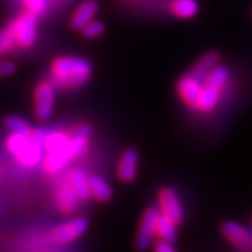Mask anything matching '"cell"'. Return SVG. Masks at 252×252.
Returning a JSON list of instances; mask_svg holds the SVG:
<instances>
[{"label": "cell", "mask_w": 252, "mask_h": 252, "mask_svg": "<svg viewBox=\"0 0 252 252\" xmlns=\"http://www.w3.org/2000/svg\"><path fill=\"white\" fill-rule=\"evenodd\" d=\"M93 66L83 56H59L51 64V80L58 89H79L91 79Z\"/></svg>", "instance_id": "1"}, {"label": "cell", "mask_w": 252, "mask_h": 252, "mask_svg": "<svg viewBox=\"0 0 252 252\" xmlns=\"http://www.w3.org/2000/svg\"><path fill=\"white\" fill-rule=\"evenodd\" d=\"M6 147L11 156L17 158V161L23 167H35L42 162L45 157L44 146L35 140L32 135H23V133H11L6 139Z\"/></svg>", "instance_id": "2"}, {"label": "cell", "mask_w": 252, "mask_h": 252, "mask_svg": "<svg viewBox=\"0 0 252 252\" xmlns=\"http://www.w3.org/2000/svg\"><path fill=\"white\" fill-rule=\"evenodd\" d=\"M10 30L16 38L18 48H31L36 41V16L31 11H23L10 23Z\"/></svg>", "instance_id": "3"}, {"label": "cell", "mask_w": 252, "mask_h": 252, "mask_svg": "<svg viewBox=\"0 0 252 252\" xmlns=\"http://www.w3.org/2000/svg\"><path fill=\"white\" fill-rule=\"evenodd\" d=\"M89 228V221L86 217H76L72 220L63 221L52 228L49 233V241L58 245H67L81 238Z\"/></svg>", "instance_id": "4"}, {"label": "cell", "mask_w": 252, "mask_h": 252, "mask_svg": "<svg viewBox=\"0 0 252 252\" xmlns=\"http://www.w3.org/2000/svg\"><path fill=\"white\" fill-rule=\"evenodd\" d=\"M157 209L160 215L171 219L180 225L184 221V206L180 195L172 187H162L157 193Z\"/></svg>", "instance_id": "5"}, {"label": "cell", "mask_w": 252, "mask_h": 252, "mask_svg": "<svg viewBox=\"0 0 252 252\" xmlns=\"http://www.w3.org/2000/svg\"><path fill=\"white\" fill-rule=\"evenodd\" d=\"M55 98H56V86L52 80L41 81L36 86L34 93V114L38 119L46 121L54 112Z\"/></svg>", "instance_id": "6"}, {"label": "cell", "mask_w": 252, "mask_h": 252, "mask_svg": "<svg viewBox=\"0 0 252 252\" xmlns=\"http://www.w3.org/2000/svg\"><path fill=\"white\" fill-rule=\"evenodd\" d=\"M160 216V212L157 206L147 207L142 215L140 223L136 233V248L137 250H146L152 247L156 240V231H157V220Z\"/></svg>", "instance_id": "7"}, {"label": "cell", "mask_w": 252, "mask_h": 252, "mask_svg": "<svg viewBox=\"0 0 252 252\" xmlns=\"http://www.w3.org/2000/svg\"><path fill=\"white\" fill-rule=\"evenodd\" d=\"M202 89H203V79H199L198 76L192 74L189 70L181 76L175 86L181 102L190 111L195 107Z\"/></svg>", "instance_id": "8"}, {"label": "cell", "mask_w": 252, "mask_h": 252, "mask_svg": "<svg viewBox=\"0 0 252 252\" xmlns=\"http://www.w3.org/2000/svg\"><path fill=\"white\" fill-rule=\"evenodd\" d=\"M220 231L235 250L252 251V228H248L238 221L227 220L221 224Z\"/></svg>", "instance_id": "9"}, {"label": "cell", "mask_w": 252, "mask_h": 252, "mask_svg": "<svg viewBox=\"0 0 252 252\" xmlns=\"http://www.w3.org/2000/svg\"><path fill=\"white\" fill-rule=\"evenodd\" d=\"M224 91L225 90L217 87L215 84L203 81V89L200 91V95H199L198 101L192 111L196 114H203V115H209V114L215 112L223 99Z\"/></svg>", "instance_id": "10"}, {"label": "cell", "mask_w": 252, "mask_h": 252, "mask_svg": "<svg viewBox=\"0 0 252 252\" xmlns=\"http://www.w3.org/2000/svg\"><path fill=\"white\" fill-rule=\"evenodd\" d=\"M80 202L81 199L79 198V195L76 193V190L72 187V184L67 181V178L59 182V185L55 189V203L61 213L70 215L73 212H76Z\"/></svg>", "instance_id": "11"}, {"label": "cell", "mask_w": 252, "mask_h": 252, "mask_svg": "<svg viewBox=\"0 0 252 252\" xmlns=\"http://www.w3.org/2000/svg\"><path fill=\"white\" fill-rule=\"evenodd\" d=\"M139 170V153L135 149H127L117 162V178L121 182H132L137 177Z\"/></svg>", "instance_id": "12"}, {"label": "cell", "mask_w": 252, "mask_h": 252, "mask_svg": "<svg viewBox=\"0 0 252 252\" xmlns=\"http://www.w3.org/2000/svg\"><path fill=\"white\" fill-rule=\"evenodd\" d=\"M98 3L95 0H83L70 16V26L74 30H81L98 14Z\"/></svg>", "instance_id": "13"}, {"label": "cell", "mask_w": 252, "mask_h": 252, "mask_svg": "<svg viewBox=\"0 0 252 252\" xmlns=\"http://www.w3.org/2000/svg\"><path fill=\"white\" fill-rule=\"evenodd\" d=\"M168 10L180 20H190L199 13L198 0H170Z\"/></svg>", "instance_id": "14"}, {"label": "cell", "mask_w": 252, "mask_h": 252, "mask_svg": "<svg viewBox=\"0 0 252 252\" xmlns=\"http://www.w3.org/2000/svg\"><path fill=\"white\" fill-rule=\"evenodd\" d=\"M67 181L72 184V187L79 195L81 202H86L91 198L90 187H89V175L81 168H72L66 175Z\"/></svg>", "instance_id": "15"}, {"label": "cell", "mask_w": 252, "mask_h": 252, "mask_svg": "<svg viewBox=\"0 0 252 252\" xmlns=\"http://www.w3.org/2000/svg\"><path fill=\"white\" fill-rule=\"evenodd\" d=\"M89 187H90L91 198L98 202H108L112 198V188L108 181L98 174L89 175Z\"/></svg>", "instance_id": "16"}, {"label": "cell", "mask_w": 252, "mask_h": 252, "mask_svg": "<svg viewBox=\"0 0 252 252\" xmlns=\"http://www.w3.org/2000/svg\"><path fill=\"white\" fill-rule=\"evenodd\" d=\"M219 63H220V55L217 54L216 51H209L206 54L202 55L198 61L192 64L189 72L198 76L199 79H205L207 73L210 72L213 67H216Z\"/></svg>", "instance_id": "17"}, {"label": "cell", "mask_w": 252, "mask_h": 252, "mask_svg": "<svg viewBox=\"0 0 252 252\" xmlns=\"http://www.w3.org/2000/svg\"><path fill=\"white\" fill-rule=\"evenodd\" d=\"M178 224L175 221H172L171 219L162 216H158L157 220V231H156V238H161L170 243H175L177 237H178V230H177Z\"/></svg>", "instance_id": "18"}, {"label": "cell", "mask_w": 252, "mask_h": 252, "mask_svg": "<svg viewBox=\"0 0 252 252\" xmlns=\"http://www.w3.org/2000/svg\"><path fill=\"white\" fill-rule=\"evenodd\" d=\"M4 125L9 129L11 133H23V135H30L32 132V127L28 124L27 121H24L20 117H9L6 118Z\"/></svg>", "instance_id": "19"}, {"label": "cell", "mask_w": 252, "mask_h": 252, "mask_svg": "<svg viewBox=\"0 0 252 252\" xmlns=\"http://www.w3.org/2000/svg\"><path fill=\"white\" fill-rule=\"evenodd\" d=\"M17 44H16V38L13 35L10 27L3 28L0 31V56L1 55H6L7 52H10L13 48H16Z\"/></svg>", "instance_id": "20"}, {"label": "cell", "mask_w": 252, "mask_h": 252, "mask_svg": "<svg viewBox=\"0 0 252 252\" xmlns=\"http://www.w3.org/2000/svg\"><path fill=\"white\" fill-rule=\"evenodd\" d=\"M104 24L98 21V20H91L89 24H86L84 27L81 28V34L86 36V38H89V39H94V38H98L104 34Z\"/></svg>", "instance_id": "21"}, {"label": "cell", "mask_w": 252, "mask_h": 252, "mask_svg": "<svg viewBox=\"0 0 252 252\" xmlns=\"http://www.w3.org/2000/svg\"><path fill=\"white\" fill-rule=\"evenodd\" d=\"M26 10L34 13L36 17L42 16L49 6V0H23Z\"/></svg>", "instance_id": "22"}, {"label": "cell", "mask_w": 252, "mask_h": 252, "mask_svg": "<svg viewBox=\"0 0 252 252\" xmlns=\"http://www.w3.org/2000/svg\"><path fill=\"white\" fill-rule=\"evenodd\" d=\"M152 248L154 251L157 252H174L175 251V247H174V243H170V241H165V240H161V238H156L152 244Z\"/></svg>", "instance_id": "23"}, {"label": "cell", "mask_w": 252, "mask_h": 252, "mask_svg": "<svg viewBox=\"0 0 252 252\" xmlns=\"http://www.w3.org/2000/svg\"><path fill=\"white\" fill-rule=\"evenodd\" d=\"M16 72V64L11 61H1L0 62V77H7Z\"/></svg>", "instance_id": "24"}, {"label": "cell", "mask_w": 252, "mask_h": 252, "mask_svg": "<svg viewBox=\"0 0 252 252\" xmlns=\"http://www.w3.org/2000/svg\"><path fill=\"white\" fill-rule=\"evenodd\" d=\"M251 228H252V227H251Z\"/></svg>", "instance_id": "25"}]
</instances>
